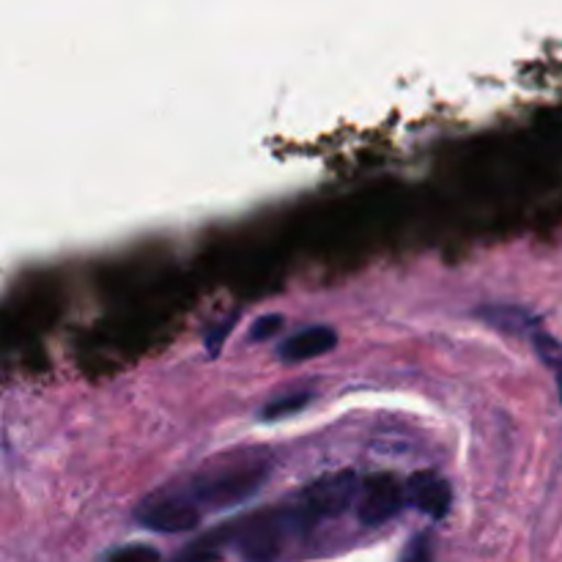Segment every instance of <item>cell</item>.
<instances>
[{
	"label": "cell",
	"instance_id": "5b68a950",
	"mask_svg": "<svg viewBox=\"0 0 562 562\" xmlns=\"http://www.w3.org/2000/svg\"><path fill=\"white\" fill-rule=\"evenodd\" d=\"M406 494H409V503L420 510L428 519L439 521L448 516L450 505H453V488L445 481L439 472H417L406 483Z\"/></svg>",
	"mask_w": 562,
	"mask_h": 562
},
{
	"label": "cell",
	"instance_id": "6da1fadb",
	"mask_svg": "<svg viewBox=\"0 0 562 562\" xmlns=\"http://www.w3.org/2000/svg\"><path fill=\"white\" fill-rule=\"evenodd\" d=\"M263 477H267L263 459L241 456V459L214 461L206 472L195 477L190 497L209 508H228V505L252 497L261 488Z\"/></svg>",
	"mask_w": 562,
	"mask_h": 562
},
{
	"label": "cell",
	"instance_id": "7c38bea8",
	"mask_svg": "<svg viewBox=\"0 0 562 562\" xmlns=\"http://www.w3.org/2000/svg\"><path fill=\"white\" fill-rule=\"evenodd\" d=\"M280 327H283V316H280V313H269V316L256 318V322H252V327H250V340L272 338V335L278 333Z\"/></svg>",
	"mask_w": 562,
	"mask_h": 562
},
{
	"label": "cell",
	"instance_id": "3957f363",
	"mask_svg": "<svg viewBox=\"0 0 562 562\" xmlns=\"http://www.w3.org/2000/svg\"><path fill=\"white\" fill-rule=\"evenodd\" d=\"M406 503H409V494H406V486H401L398 477L390 472H376L360 483V494L355 503L357 519L366 527H379L398 516Z\"/></svg>",
	"mask_w": 562,
	"mask_h": 562
},
{
	"label": "cell",
	"instance_id": "277c9868",
	"mask_svg": "<svg viewBox=\"0 0 562 562\" xmlns=\"http://www.w3.org/2000/svg\"><path fill=\"white\" fill-rule=\"evenodd\" d=\"M137 521L157 532H187L201 521V505L190 494H154L137 508Z\"/></svg>",
	"mask_w": 562,
	"mask_h": 562
},
{
	"label": "cell",
	"instance_id": "9c48e42d",
	"mask_svg": "<svg viewBox=\"0 0 562 562\" xmlns=\"http://www.w3.org/2000/svg\"><path fill=\"white\" fill-rule=\"evenodd\" d=\"M311 401V393H291V395H283V398H274L272 404L263 406L261 417L263 420H280V417L285 415H294V412H300L302 406Z\"/></svg>",
	"mask_w": 562,
	"mask_h": 562
},
{
	"label": "cell",
	"instance_id": "52a82bcc",
	"mask_svg": "<svg viewBox=\"0 0 562 562\" xmlns=\"http://www.w3.org/2000/svg\"><path fill=\"white\" fill-rule=\"evenodd\" d=\"M481 316L486 318L492 327L503 329V333H510V335H532L538 329L530 313L521 311V307H514V305L486 307V311H481Z\"/></svg>",
	"mask_w": 562,
	"mask_h": 562
},
{
	"label": "cell",
	"instance_id": "7a4b0ae2",
	"mask_svg": "<svg viewBox=\"0 0 562 562\" xmlns=\"http://www.w3.org/2000/svg\"><path fill=\"white\" fill-rule=\"evenodd\" d=\"M360 477L355 470L329 472V475L318 477L311 486L302 488L300 499L294 505V516L300 525H316L322 519H333L340 516L351 503H357L360 494Z\"/></svg>",
	"mask_w": 562,
	"mask_h": 562
},
{
	"label": "cell",
	"instance_id": "4fadbf2b",
	"mask_svg": "<svg viewBox=\"0 0 562 562\" xmlns=\"http://www.w3.org/2000/svg\"><path fill=\"white\" fill-rule=\"evenodd\" d=\"M176 562H220V560H217V554H214L209 547H192L190 552L181 554V558Z\"/></svg>",
	"mask_w": 562,
	"mask_h": 562
},
{
	"label": "cell",
	"instance_id": "30bf717a",
	"mask_svg": "<svg viewBox=\"0 0 562 562\" xmlns=\"http://www.w3.org/2000/svg\"><path fill=\"white\" fill-rule=\"evenodd\" d=\"M401 562H434V536L431 532H417L409 538Z\"/></svg>",
	"mask_w": 562,
	"mask_h": 562
},
{
	"label": "cell",
	"instance_id": "8fae6325",
	"mask_svg": "<svg viewBox=\"0 0 562 562\" xmlns=\"http://www.w3.org/2000/svg\"><path fill=\"white\" fill-rule=\"evenodd\" d=\"M108 562H159V552L157 549L137 543V547L115 549V552L108 558Z\"/></svg>",
	"mask_w": 562,
	"mask_h": 562
},
{
	"label": "cell",
	"instance_id": "8992f818",
	"mask_svg": "<svg viewBox=\"0 0 562 562\" xmlns=\"http://www.w3.org/2000/svg\"><path fill=\"white\" fill-rule=\"evenodd\" d=\"M335 346H338V333L333 327H327V324H316V327L300 329L291 338H285L280 344L278 357L283 362H307L327 355Z\"/></svg>",
	"mask_w": 562,
	"mask_h": 562
},
{
	"label": "cell",
	"instance_id": "ba28073f",
	"mask_svg": "<svg viewBox=\"0 0 562 562\" xmlns=\"http://www.w3.org/2000/svg\"><path fill=\"white\" fill-rule=\"evenodd\" d=\"M530 340H532V349H536V355L541 357L543 366L552 371L554 382H558L560 395H562V340L554 338V335L543 333V329H536V333L530 335Z\"/></svg>",
	"mask_w": 562,
	"mask_h": 562
}]
</instances>
